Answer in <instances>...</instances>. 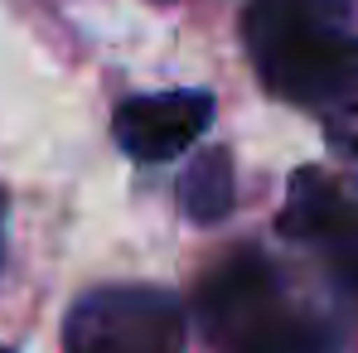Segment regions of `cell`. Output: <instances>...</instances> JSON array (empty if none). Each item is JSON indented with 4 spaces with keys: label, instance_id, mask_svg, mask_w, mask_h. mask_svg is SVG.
Returning a JSON list of instances; mask_svg holds the SVG:
<instances>
[{
    "label": "cell",
    "instance_id": "cell-6",
    "mask_svg": "<svg viewBox=\"0 0 358 353\" xmlns=\"http://www.w3.org/2000/svg\"><path fill=\"white\" fill-rule=\"evenodd\" d=\"M233 160L228 150H199L194 165L179 175V208L189 223H223L233 208Z\"/></svg>",
    "mask_w": 358,
    "mask_h": 353
},
{
    "label": "cell",
    "instance_id": "cell-5",
    "mask_svg": "<svg viewBox=\"0 0 358 353\" xmlns=\"http://www.w3.org/2000/svg\"><path fill=\"white\" fill-rule=\"evenodd\" d=\"M354 213V203L344 199V189L320 170H300L291 179V199H286V213H281V233L286 237H305V242H320L329 228H339L344 218Z\"/></svg>",
    "mask_w": 358,
    "mask_h": 353
},
{
    "label": "cell",
    "instance_id": "cell-9",
    "mask_svg": "<svg viewBox=\"0 0 358 353\" xmlns=\"http://www.w3.org/2000/svg\"><path fill=\"white\" fill-rule=\"evenodd\" d=\"M0 353H5V349H0Z\"/></svg>",
    "mask_w": 358,
    "mask_h": 353
},
{
    "label": "cell",
    "instance_id": "cell-8",
    "mask_svg": "<svg viewBox=\"0 0 358 353\" xmlns=\"http://www.w3.org/2000/svg\"><path fill=\"white\" fill-rule=\"evenodd\" d=\"M0 223H5V194H0Z\"/></svg>",
    "mask_w": 358,
    "mask_h": 353
},
{
    "label": "cell",
    "instance_id": "cell-1",
    "mask_svg": "<svg viewBox=\"0 0 358 353\" xmlns=\"http://www.w3.org/2000/svg\"><path fill=\"white\" fill-rule=\"evenodd\" d=\"M349 0H252L247 49L262 82L315 112H358V39Z\"/></svg>",
    "mask_w": 358,
    "mask_h": 353
},
{
    "label": "cell",
    "instance_id": "cell-3",
    "mask_svg": "<svg viewBox=\"0 0 358 353\" xmlns=\"http://www.w3.org/2000/svg\"><path fill=\"white\" fill-rule=\"evenodd\" d=\"M213 121V97L199 87L184 92H155V97H126L112 117L117 145L141 160V165H160L179 160Z\"/></svg>",
    "mask_w": 358,
    "mask_h": 353
},
{
    "label": "cell",
    "instance_id": "cell-7",
    "mask_svg": "<svg viewBox=\"0 0 358 353\" xmlns=\"http://www.w3.org/2000/svg\"><path fill=\"white\" fill-rule=\"evenodd\" d=\"M320 247L329 252L334 276H339L349 291H358V203H354V213H349L339 228H329V233L320 237Z\"/></svg>",
    "mask_w": 358,
    "mask_h": 353
},
{
    "label": "cell",
    "instance_id": "cell-4",
    "mask_svg": "<svg viewBox=\"0 0 358 353\" xmlns=\"http://www.w3.org/2000/svg\"><path fill=\"white\" fill-rule=\"evenodd\" d=\"M218 353H339V339H334V329L324 319L296 310L281 295L252 324H242Z\"/></svg>",
    "mask_w": 358,
    "mask_h": 353
},
{
    "label": "cell",
    "instance_id": "cell-2",
    "mask_svg": "<svg viewBox=\"0 0 358 353\" xmlns=\"http://www.w3.org/2000/svg\"><path fill=\"white\" fill-rule=\"evenodd\" d=\"M63 353H184V310L155 286L87 291L68 310Z\"/></svg>",
    "mask_w": 358,
    "mask_h": 353
}]
</instances>
